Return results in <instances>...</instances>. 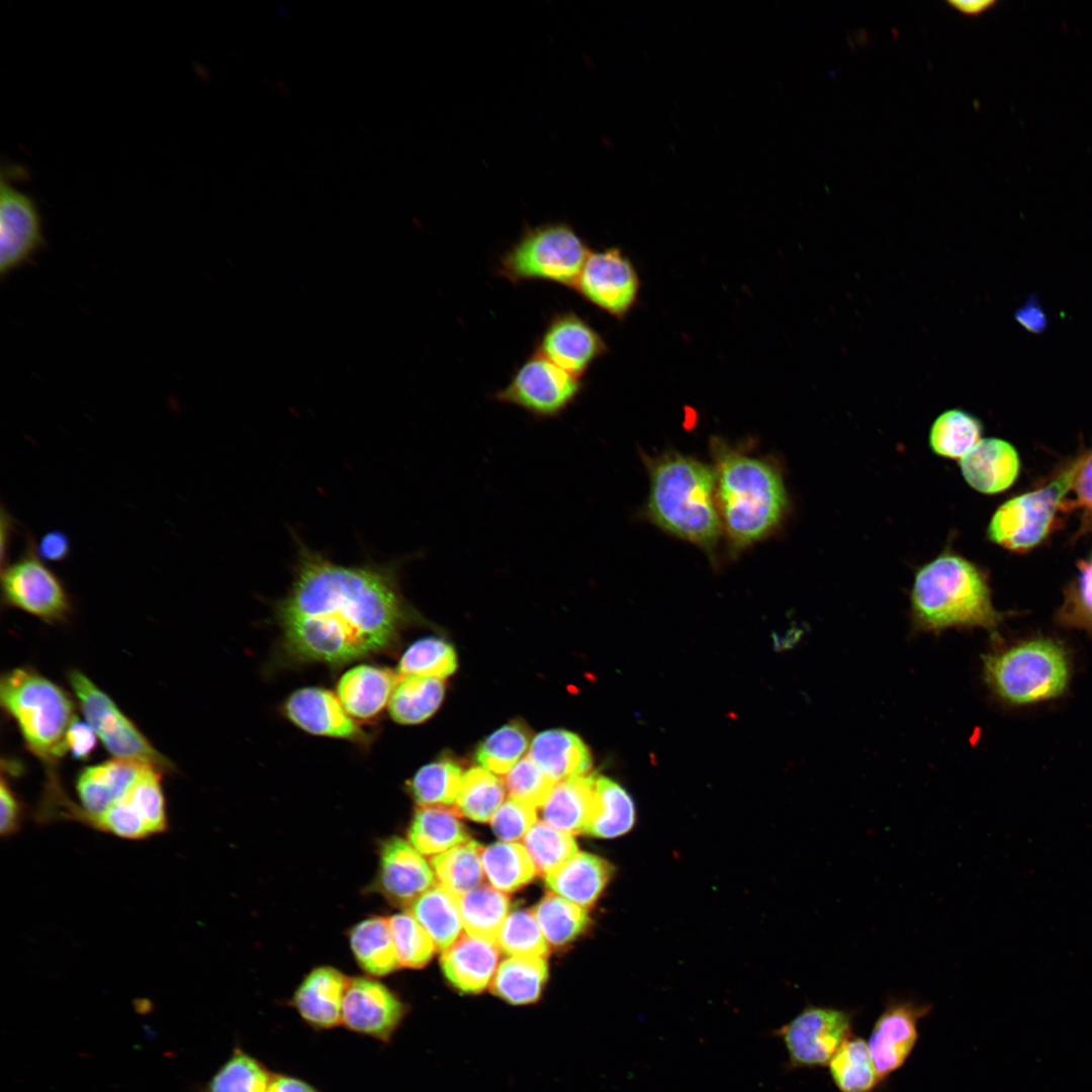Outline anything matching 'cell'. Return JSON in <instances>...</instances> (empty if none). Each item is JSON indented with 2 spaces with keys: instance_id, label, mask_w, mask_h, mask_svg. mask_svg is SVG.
<instances>
[{
  "instance_id": "obj_24",
  "label": "cell",
  "mask_w": 1092,
  "mask_h": 1092,
  "mask_svg": "<svg viewBox=\"0 0 1092 1092\" xmlns=\"http://www.w3.org/2000/svg\"><path fill=\"white\" fill-rule=\"evenodd\" d=\"M529 756L554 782L585 776L592 766L587 746L576 734L562 729L539 733L531 743Z\"/></svg>"
},
{
  "instance_id": "obj_11",
  "label": "cell",
  "mask_w": 1092,
  "mask_h": 1092,
  "mask_svg": "<svg viewBox=\"0 0 1092 1092\" xmlns=\"http://www.w3.org/2000/svg\"><path fill=\"white\" fill-rule=\"evenodd\" d=\"M26 542L23 553L2 567V603L47 623L64 622L72 613L66 586L41 561L33 539L28 537Z\"/></svg>"
},
{
  "instance_id": "obj_30",
  "label": "cell",
  "mask_w": 1092,
  "mask_h": 1092,
  "mask_svg": "<svg viewBox=\"0 0 1092 1092\" xmlns=\"http://www.w3.org/2000/svg\"><path fill=\"white\" fill-rule=\"evenodd\" d=\"M548 979V966L542 957H510L497 967L490 983L491 992L514 1005L536 1002Z\"/></svg>"
},
{
  "instance_id": "obj_9",
  "label": "cell",
  "mask_w": 1092,
  "mask_h": 1092,
  "mask_svg": "<svg viewBox=\"0 0 1092 1092\" xmlns=\"http://www.w3.org/2000/svg\"><path fill=\"white\" fill-rule=\"evenodd\" d=\"M23 169L3 163L0 182V278L33 264L47 248L42 216L34 198L15 185Z\"/></svg>"
},
{
  "instance_id": "obj_6",
  "label": "cell",
  "mask_w": 1092,
  "mask_h": 1092,
  "mask_svg": "<svg viewBox=\"0 0 1092 1092\" xmlns=\"http://www.w3.org/2000/svg\"><path fill=\"white\" fill-rule=\"evenodd\" d=\"M0 703L40 760L53 763L68 752L66 736L76 715L70 695L61 687L35 670L18 667L2 675Z\"/></svg>"
},
{
  "instance_id": "obj_29",
  "label": "cell",
  "mask_w": 1092,
  "mask_h": 1092,
  "mask_svg": "<svg viewBox=\"0 0 1092 1092\" xmlns=\"http://www.w3.org/2000/svg\"><path fill=\"white\" fill-rule=\"evenodd\" d=\"M408 839L421 853L433 856L470 837L454 808L420 806L414 814Z\"/></svg>"
},
{
  "instance_id": "obj_42",
  "label": "cell",
  "mask_w": 1092,
  "mask_h": 1092,
  "mask_svg": "<svg viewBox=\"0 0 1092 1092\" xmlns=\"http://www.w3.org/2000/svg\"><path fill=\"white\" fill-rule=\"evenodd\" d=\"M530 735L523 722L512 721L480 743L475 753L476 761L491 772L505 775L526 752Z\"/></svg>"
},
{
  "instance_id": "obj_50",
  "label": "cell",
  "mask_w": 1092,
  "mask_h": 1092,
  "mask_svg": "<svg viewBox=\"0 0 1092 1092\" xmlns=\"http://www.w3.org/2000/svg\"><path fill=\"white\" fill-rule=\"evenodd\" d=\"M536 822V807L509 798L492 816L490 825L500 840L516 842L523 840Z\"/></svg>"
},
{
  "instance_id": "obj_38",
  "label": "cell",
  "mask_w": 1092,
  "mask_h": 1092,
  "mask_svg": "<svg viewBox=\"0 0 1092 1092\" xmlns=\"http://www.w3.org/2000/svg\"><path fill=\"white\" fill-rule=\"evenodd\" d=\"M506 786L493 772L472 767L463 775L454 809L459 816L488 822L504 803Z\"/></svg>"
},
{
  "instance_id": "obj_44",
  "label": "cell",
  "mask_w": 1092,
  "mask_h": 1092,
  "mask_svg": "<svg viewBox=\"0 0 1092 1092\" xmlns=\"http://www.w3.org/2000/svg\"><path fill=\"white\" fill-rule=\"evenodd\" d=\"M537 873L543 877L553 872L578 852L572 835L537 821L523 838Z\"/></svg>"
},
{
  "instance_id": "obj_21",
  "label": "cell",
  "mask_w": 1092,
  "mask_h": 1092,
  "mask_svg": "<svg viewBox=\"0 0 1092 1092\" xmlns=\"http://www.w3.org/2000/svg\"><path fill=\"white\" fill-rule=\"evenodd\" d=\"M960 468L972 488L984 494H997L1014 483L1020 460L1010 443L987 438L980 440L960 459Z\"/></svg>"
},
{
  "instance_id": "obj_54",
  "label": "cell",
  "mask_w": 1092,
  "mask_h": 1092,
  "mask_svg": "<svg viewBox=\"0 0 1092 1092\" xmlns=\"http://www.w3.org/2000/svg\"><path fill=\"white\" fill-rule=\"evenodd\" d=\"M70 540L66 533L54 530L44 534L39 540L36 551L41 559L60 562L70 554Z\"/></svg>"
},
{
  "instance_id": "obj_23",
  "label": "cell",
  "mask_w": 1092,
  "mask_h": 1092,
  "mask_svg": "<svg viewBox=\"0 0 1092 1092\" xmlns=\"http://www.w3.org/2000/svg\"><path fill=\"white\" fill-rule=\"evenodd\" d=\"M498 958L499 949L495 943L465 933L442 951L441 967L446 979L457 990L478 994L490 986Z\"/></svg>"
},
{
  "instance_id": "obj_7",
  "label": "cell",
  "mask_w": 1092,
  "mask_h": 1092,
  "mask_svg": "<svg viewBox=\"0 0 1092 1092\" xmlns=\"http://www.w3.org/2000/svg\"><path fill=\"white\" fill-rule=\"evenodd\" d=\"M589 253L566 222L528 225L502 255L497 274L513 284L544 280L573 289Z\"/></svg>"
},
{
  "instance_id": "obj_34",
  "label": "cell",
  "mask_w": 1092,
  "mask_h": 1092,
  "mask_svg": "<svg viewBox=\"0 0 1092 1092\" xmlns=\"http://www.w3.org/2000/svg\"><path fill=\"white\" fill-rule=\"evenodd\" d=\"M350 943L357 963L370 975L384 976L399 967L388 918L361 921L352 928Z\"/></svg>"
},
{
  "instance_id": "obj_28",
  "label": "cell",
  "mask_w": 1092,
  "mask_h": 1092,
  "mask_svg": "<svg viewBox=\"0 0 1092 1092\" xmlns=\"http://www.w3.org/2000/svg\"><path fill=\"white\" fill-rule=\"evenodd\" d=\"M408 911L438 950L444 951L460 937L463 923L458 898L443 886L435 884L428 889L410 905Z\"/></svg>"
},
{
  "instance_id": "obj_4",
  "label": "cell",
  "mask_w": 1092,
  "mask_h": 1092,
  "mask_svg": "<svg viewBox=\"0 0 1092 1092\" xmlns=\"http://www.w3.org/2000/svg\"><path fill=\"white\" fill-rule=\"evenodd\" d=\"M647 463L650 519L665 532L712 553L723 530L714 469L674 452Z\"/></svg>"
},
{
  "instance_id": "obj_47",
  "label": "cell",
  "mask_w": 1092,
  "mask_h": 1092,
  "mask_svg": "<svg viewBox=\"0 0 1092 1092\" xmlns=\"http://www.w3.org/2000/svg\"><path fill=\"white\" fill-rule=\"evenodd\" d=\"M388 920L399 966L425 967L437 950L431 936L410 911L395 914Z\"/></svg>"
},
{
  "instance_id": "obj_8",
  "label": "cell",
  "mask_w": 1092,
  "mask_h": 1092,
  "mask_svg": "<svg viewBox=\"0 0 1092 1092\" xmlns=\"http://www.w3.org/2000/svg\"><path fill=\"white\" fill-rule=\"evenodd\" d=\"M1076 469L1077 460L1045 485L1007 499L989 522L988 539L1017 553L1038 546L1050 535L1060 510L1066 506Z\"/></svg>"
},
{
  "instance_id": "obj_22",
  "label": "cell",
  "mask_w": 1092,
  "mask_h": 1092,
  "mask_svg": "<svg viewBox=\"0 0 1092 1092\" xmlns=\"http://www.w3.org/2000/svg\"><path fill=\"white\" fill-rule=\"evenodd\" d=\"M350 979L332 967L312 970L296 989L292 1005L311 1027L330 1029L342 1023V1008Z\"/></svg>"
},
{
  "instance_id": "obj_1",
  "label": "cell",
  "mask_w": 1092,
  "mask_h": 1092,
  "mask_svg": "<svg viewBox=\"0 0 1092 1092\" xmlns=\"http://www.w3.org/2000/svg\"><path fill=\"white\" fill-rule=\"evenodd\" d=\"M394 568L342 565L302 548L277 608L297 660L344 664L389 647L408 617Z\"/></svg>"
},
{
  "instance_id": "obj_55",
  "label": "cell",
  "mask_w": 1092,
  "mask_h": 1092,
  "mask_svg": "<svg viewBox=\"0 0 1092 1092\" xmlns=\"http://www.w3.org/2000/svg\"><path fill=\"white\" fill-rule=\"evenodd\" d=\"M1015 317L1021 326L1033 333L1042 331L1046 324L1045 315L1034 299L1026 301L1016 311Z\"/></svg>"
},
{
  "instance_id": "obj_48",
  "label": "cell",
  "mask_w": 1092,
  "mask_h": 1092,
  "mask_svg": "<svg viewBox=\"0 0 1092 1092\" xmlns=\"http://www.w3.org/2000/svg\"><path fill=\"white\" fill-rule=\"evenodd\" d=\"M555 782L547 777L530 758L523 757L508 772L505 786L510 798L541 807L550 795Z\"/></svg>"
},
{
  "instance_id": "obj_5",
  "label": "cell",
  "mask_w": 1092,
  "mask_h": 1092,
  "mask_svg": "<svg viewBox=\"0 0 1092 1092\" xmlns=\"http://www.w3.org/2000/svg\"><path fill=\"white\" fill-rule=\"evenodd\" d=\"M1072 674L1071 656L1059 640L1034 637L998 647L983 656L990 691L1010 706L1037 704L1064 695Z\"/></svg>"
},
{
  "instance_id": "obj_51",
  "label": "cell",
  "mask_w": 1092,
  "mask_h": 1092,
  "mask_svg": "<svg viewBox=\"0 0 1092 1092\" xmlns=\"http://www.w3.org/2000/svg\"><path fill=\"white\" fill-rule=\"evenodd\" d=\"M22 804L4 776L0 785V833L3 837L16 834L22 824Z\"/></svg>"
},
{
  "instance_id": "obj_39",
  "label": "cell",
  "mask_w": 1092,
  "mask_h": 1092,
  "mask_svg": "<svg viewBox=\"0 0 1092 1092\" xmlns=\"http://www.w3.org/2000/svg\"><path fill=\"white\" fill-rule=\"evenodd\" d=\"M981 422L963 410H948L933 422L929 433V445L933 453L949 459H961L980 440Z\"/></svg>"
},
{
  "instance_id": "obj_45",
  "label": "cell",
  "mask_w": 1092,
  "mask_h": 1092,
  "mask_svg": "<svg viewBox=\"0 0 1092 1092\" xmlns=\"http://www.w3.org/2000/svg\"><path fill=\"white\" fill-rule=\"evenodd\" d=\"M495 944L510 957L547 956L549 948L533 909H516L509 913Z\"/></svg>"
},
{
  "instance_id": "obj_49",
  "label": "cell",
  "mask_w": 1092,
  "mask_h": 1092,
  "mask_svg": "<svg viewBox=\"0 0 1092 1092\" xmlns=\"http://www.w3.org/2000/svg\"><path fill=\"white\" fill-rule=\"evenodd\" d=\"M1079 574L1069 589L1058 620L1060 624L1092 632V556L1078 564Z\"/></svg>"
},
{
  "instance_id": "obj_13",
  "label": "cell",
  "mask_w": 1092,
  "mask_h": 1092,
  "mask_svg": "<svg viewBox=\"0 0 1092 1092\" xmlns=\"http://www.w3.org/2000/svg\"><path fill=\"white\" fill-rule=\"evenodd\" d=\"M854 1012L829 1006H806L775 1034L786 1048L791 1068L827 1066L852 1034Z\"/></svg>"
},
{
  "instance_id": "obj_46",
  "label": "cell",
  "mask_w": 1092,
  "mask_h": 1092,
  "mask_svg": "<svg viewBox=\"0 0 1092 1092\" xmlns=\"http://www.w3.org/2000/svg\"><path fill=\"white\" fill-rule=\"evenodd\" d=\"M272 1074L242 1050H235L208 1084L207 1092H267Z\"/></svg>"
},
{
  "instance_id": "obj_26",
  "label": "cell",
  "mask_w": 1092,
  "mask_h": 1092,
  "mask_svg": "<svg viewBox=\"0 0 1092 1092\" xmlns=\"http://www.w3.org/2000/svg\"><path fill=\"white\" fill-rule=\"evenodd\" d=\"M398 675L387 668L358 665L348 670L338 685V698L354 718L377 715L390 700Z\"/></svg>"
},
{
  "instance_id": "obj_43",
  "label": "cell",
  "mask_w": 1092,
  "mask_h": 1092,
  "mask_svg": "<svg viewBox=\"0 0 1092 1092\" xmlns=\"http://www.w3.org/2000/svg\"><path fill=\"white\" fill-rule=\"evenodd\" d=\"M457 667V656L447 641L429 637L416 641L401 656L398 676H424L445 678Z\"/></svg>"
},
{
  "instance_id": "obj_2",
  "label": "cell",
  "mask_w": 1092,
  "mask_h": 1092,
  "mask_svg": "<svg viewBox=\"0 0 1092 1092\" xmlns=\"http://www.w3.org/2000/svg\"><path fill=\"white\" fill-rule=\"evenodd\" d=\"M718 509L730 545L741 550L774 532L788 510L780 469L739 452L720 440L712 443Z\"/></svg>"
},
{
  "instance_id": "obj_27",
  "label": "cell",
  "mask_w": 1092,
  "mask_h": 1092,
  "mask_svg": "<svg viewBox=\"0 0 1092 1092\" xmlns=\"http://www.w3.org/2000/svg\"><path fill=\"white\" fill-rule=\"evenodd\" d=\"M595 776L574 777L554 785L540 807L542 821L570 835L584 833L594 807Z\"/></svg>"
},
{
  "instance_id": "obj_53",
  "label": "cell",
  "mask_w": 1092,
  "mask_h": 1092,
  "mask_svg": "<svg viewBox=\"0 0 1092 1092\" xmlns=\"http://www.w3.org/2000/svg\"><path fill=\"white\" fill-rule=\"evenodd\" d=\"M1076 505L1092 511V451L1077 459L1072 490Z\"/></svg>"
},
{
  "instance_id": "obj_56",
  "label": "cell",
  "mask_w": 1092,
  "mask_h": 1092,
  "mask_svg": "<svg viewBox=\"0 0 1092 1092\" xmlns=\"http://www.w3.org/2000/svg\"><path fill=\"white\" fill-rule=\"evenodd\" d=\"M267 1092H318L305 1081L287 1075H272Z\"/></svg>"
},
{
  "instance_id": "obj_31",
  "label": "cell",
  "mask_w": 1092,
  "mask_h": 1092,
  "mask_svg": "<svg viewBox=\"0 0 1092 1092\" xmlns=\"http://www.w3.org/2000/svg\"><path fill=\"white\" fill-rule=\"evenodd\" d=\"M594 807L585 834L613 838L628 832L635 821V807L629 794L613 780L595 776Z\"/></svg>"
},
{
  "instance_id": "obj_36",
  "label": "cell",
  "mask_w": 1092,
  "mask_h": 1092,
  "mask_svg": "<svg viewBox=\"0 0 1092 1092\" xmlns=\"http://www.w3.org/2000/svg\"><path fill=\"white\" fill-rule=\"evenodd\" d=\"M440 678L398 676L389 700V713L400 724H418L430 718L444 698Z\"/></svg>"
},
{
  "instance_id": "obj_16",
  "label": "cell",
  "mask_w": 1092,
  "mask_h": 1092,
  "mask_svg": "<svg viewBox=\"0 0 1092 1092\" xmlns=\"http://www.w3.org/2000/svg\"><path fill=\"white\" fill-rule=\"evenodd\" d=\"M931 1008L913 999H888L868 1041L882 1080L905 1064L918 1039V1023Z\"/></svg>"
},
{
  "instance_id": "obj_57",
  "label": "cell",
  "mask_w": 1092,
  "mask_h": 1092,
  "mask_svg": "<svg viewBox=\"0 0 1092 1092\" xmlns=\"http://www.w3.org/2000/svg\"><path fill=\"white\" fill-rule=\"evenodd\" d=\"M950 6L961 11L966 15H978L996 4L993 0H974V1H962V0H949L947 2Z\"/></svg>"
},
{
  "instance_id": "obj_37",
  "label": "cell",
  "mask_w": 1092,
  "mask_h": 1092,
  "mask_svg": "<svg viewBox=\"0 0 1092 1092\" xmlns=\"http://www.w3.org/2000/svg\"><path fill=\"white\" fill-rule=\"evenodd\" d=\"M484 876L494 889L512 893L530 883L538 874L524 845L499 841L482 851Z\"/></svg>"
},
{
  "instance_id": "obj_15",
  "label": "cell",
  "mask_w": 1092,
  "mask_h": 1092,
  "mask_svg": "<svg viewBox=\"0 0 1092 1092\" xmlns=\"http://www.w3.org/2000/svg\"><path fill=\"white\" fill-rule=\"evenodd\" d=\"M583 299L623 318L636 302L638 274L617 248L590 252L573 288Z\"/></svg>"
},
{
  "instance_id": "obj_35",
  "label": "cell",
  "mask_w": 1092,
  "mask_h": 1092,
  "mask_svg": "<svg viewBox=\"0 0 1092 1092\" xmlns=\"http://www.w3.org/2000/svg\"><path fill=\"white\" fill-rule=\"evenodd\" d=\"M482 846L467 840L442 853L433 855L430 866L438 884L456 896L482 885Z\"/></svg>"
},
{
  "instance_id": "obj_33",
  "label": "cell",
  "mask_w": 1092,
  "mask_h": 1092,
  "mask_svg": "<svg viewBox=\"0 0 1092 1092\" xmlns=\"http://www.w3.org/2000/svg\"><path fill=\"white\" fill-rule=\"evenodd\" d=\"M833 1084L840 1092H874L882 1083L869 1042L851 1034L827 1065Z\"/></svg>"
},
{
  "instance_id": "obj_19",
  "label": "cell",
  "mask_w": 1092,
  "mask_h": 1092,
  "mask_svg": "<svg viewBox=\"0 0 1092 1092\" xmlns=\"http://www.w3.org/2000/svg\"><path fill=\"white\" fill-rule=\"evenodd\" d=\"M379 866V889L396 904L410 906L436 884L433 870L422 853L399 837L382 843Z\"/></svg>"
},
{
  "instance_id": "obj_12",
  "label": "cell",
  "mask_w": 1092,
  "mask_h": 1092,
  "mask_svg": "<svg viewBox=\"0 0 1092 1092\" xmlns=\"http://www.w3.org/2000/svg\"><path fill=\"white\" fill-rule=\"evenodd\" d=\"M582 381L536 350L516 369L510 382L494 393L502 402L538 419L556 418L578 397Z\"/></svg>"
},
{
  "instance_id": "obj_17",
  "label": "cell",
  "mask_w": 1092,
  "mask_h": 1092,
  "mask_svg": "<svg viewBox=\"0 0 1092 1092\" xmlns=\"http://www.w3.org/2000/svg\"><path fill=\"white\" fill-rule=\"evenodd\" d=\"M549 361L581 378L589 366L606 354L602 336L573 310L551 316L535 349Z\"/></svg>"
},
{
  "instance_id": "obj_18",
  "label": "cell",
  "mask_w": 1092,
  "mask_h": 1092,
  "mask_svg": "<svg viewBox=\"0 0 1092 1092\" xmlns=\"http://www.w3.org/2000/svg\"><path fill=\"white\" fill-rule=\"evenodd\" d=\"M404 1014L403 1003L380 982L364 977L350 979L342 1008V1023L348 1029L386 1042Z\"/></svg>"
},
{
  "instance_id": "obj_40",
  "label": "cell",
  "mask_w": 1092,
  "mask_h": 1092,
  "mask_svg": "<svg viewBox=\"0 0 1092 1092\" xmlns=\"http://www.w3.org/2000/svg\"><path fill=\"white\" fill-rule=\"evenodd\" d=\"M548 945L559 947L575 939L586 927V909L548 893L533 909Z\"/></svg>"
},
{
  "instance_id": "obj_32",
  "label": "cell",
  "mask_w": 1092,
  "mask_h": 1092,
  "mask_svg": "<svg viewBox=\"0 0 1092 1092\" xmlns=\"http://www.w3.org/2000/svg\"><path fill=\"white\" fill-rule=\"evenodd\" d=\"M457 898L465 932L495 943L509 915V897L493 887L481 885Z\"/></svg>"
},
{
  "instance_id": "obj_20",
  "label": "cell",
  "mask_w": 1092,
  "mask_h": 1092,
  "mask_svg": "<svg viewBox=\"0 0 1092 1092\" xmlns=\"http://www.w3.org/2000/svg\"><path fill=\"white\" fill-rule=\"evenodd\" d=\"M285 713L295 725L314 735L346 739L362 737L361 730L339 698L325 689L297 690L287 699Z\"/></svg>"
},
{
  "instance_id": "obj_14",
  "label": "cell",
  "mask_w": 1092,
  "mask_h": 1092,
  "mask_svg": "<svg viewBox=\"0 0 1092 1092\" xmlns=\"http://www.w3.org/2000/svg\"><path fill=\"white\" fill-rule=\"evenodd\" d=\"M162 775L148 767L118 802L86 825L128 840H143L166 832L169 822Z\"/></svg>"
},
{
  "instance_id": "obj_41",
  "label": "cell",
  "mask_w": 1092,
  "mask_h": 1092,
  "mask_svg": "<svg viewBox=\"0 0 1092 1092\" xmlns=\"http://www.w3.org/2000/svg\"><path fill=\"white\" fill-rule=\"evenodd\" d=\"M462 779V768L456 761L438 759L417 771L410 785L411 792L419 806H453Z\"/></svg>"
},
{
  "instance_id": "obj_25",
  "label": "cell",
  "mask_w": 1092,
  "mask_h": 1092,
  "mask_svg": "<svg viewBox=\"0 0 1092 1092\" xmlns=\"http://www.w3.org/2000/svg\"><path fill=\"white\" fill-rule=\"evenodd\" d=\"M612 873L607 860L578 851L544 879L552 893L586 908L597 901Z\"/></svg>"
},
{
  "instance_id": "obj_52",
  "label": "cell",
  "mask_w": 1092,
  "mask_h": 1092,
  "mask_svg": "<svg viewBox=\"0 0 1092 1092\" xmlns=\"http://www.w3.org/2000/svg\"><path fill=\"white\" fill-rule=\"evenodd\" d=\"M66 745L74 758L86 760L96 746V733L87 722L76 717L68 729Z\"/></svg>"
},
{
  "instance_id": "obj_10",
  "label": "cell",
  "mask_w": 1092,
  "mask_h": 1092,
  "mask_svg": "<svg viewBox=\"0 0 1092 1092\" xmlns=\"http://www.w3.org/2000/svg\"><path fill=\"white\" fill-rule=\"evenodd\" d=\"M69 681L86 722L114 758L143 762L163 774L174 770L171 761L154 748L109 696L85 674L72 670Z\"/></svg>"
},
{
  "instance_id": "obj_3",
  "label": "cell",
  "mask_w": 1092,
  "mask_h": 1092,
  "mask_svg": "<svg viewBox=\"0 0 1092 1092\" xmlns=\"http://www.w3.org/2000/svg\"><path fill=\"white\" fill-rule=\"evenodd\" d=\"M910 610L914 626L928 632L994 631L1004 618L993 606L987 573L948 547L916 570Z\"/></svg>"
}]
</instances>
